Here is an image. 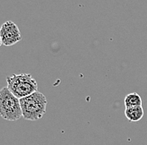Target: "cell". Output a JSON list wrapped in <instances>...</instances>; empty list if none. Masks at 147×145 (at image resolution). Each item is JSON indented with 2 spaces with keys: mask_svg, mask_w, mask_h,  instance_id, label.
Here are the masks:
<instances>
[{
  "mask_svg": "<svg viewBox=\"0 0 147 145\" xmlns=\"http://www.w3.org/2000/svg\"><path fill=\"white\" fill-rule=\"evenodd\" d=\"M0 114L2 118L11 122L23 118L20 99L9 91L8 87H3L0 91Z\"/></svg>",
  "mask_w": 147,
  "mask_h": 145,
  "instance_id": "cell-3",
  "label": "cell"
},
{
  "mask_svg": "<svg viewBox=\"0 0 147 145\" xmlns=\"http://www.w3.org/2000/svg\"><path fill=\"white\" fill-rule=\"evenodd\" d=\"M125 117L129 122L136 123L140 121L144 116V110L142 106H137V107H131V108H126L125 110Z\"/></svg>",
  "mask_w": 147,
  "mask_h": 145,
  "instance_id": "cell-5",
  "label": "cell"
},
{
  "mask_svg": "<svg viewBox=\"0 0 147 145\" xmlns=\"http://www.w3.org/2000/svg\"><path fill=\"white\" fill-rule=\"evenodd\" d=\"M1 44L12 46L22 40L20 30L18 26L12 21L5 22L0 29Z\"/></svg>",
  "mask_w": 147,
  "mask_h": 145,
  "instance_id": "cell-4",
  "label": "cell"
},
{
  "mask_svg": "<svg viewBox=\"0 0 147 145\" xmlns=\"http://www.w3.org/2000/svg\"><path fill=\"white\" fill-rule=\"evenodd\" d=\"M125 109L131 108V107L142 106L141 97L137 93H129L125 98Z\"/></svg>",
  "mask_w": 147,
  "mask_h": 145,
  "instance_id": "cell-6",
  "label": "cell"
},
{
  "mask_svg": "<svg viewBox=\"0 0 147 145\" xmlns=\"http://www.w3.org/2000/svg\"><path fill=\"white\" fill-rule=\"evenodd\" d=\"M23 118L29 121H37L45 114L48 101L39 91L20 99Z\"/></svg>",
  "mask_w": 147,
  "mask_h": 145,
  "instance_id": "cell-1",
  "label": "cell"
},
{
  "mask_svg": "<svg viewBox=\"0 0 147 145\" xmlns=\"http://www.w3.org/2000/svg\"><path fill=\"white\" fill-rule=\"evenodd\" d=\"M9 91L21 99L38 91V83L29 73L13 74L6 78Z\"/></svg>",
  "mask_w": 147,
  "mask_h": 145,
  "instance_id": "cell-2",
  "label": "cell"
}]
</instances>
